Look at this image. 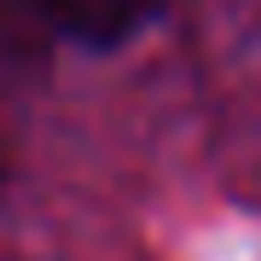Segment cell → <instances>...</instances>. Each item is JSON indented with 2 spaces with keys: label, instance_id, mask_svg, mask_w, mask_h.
<instances>
[{
  "label": "cell",
  "instance_id": "6da1fadb",
  "mask_svg": "<svg viewBox=\"0 0 261 261\" xmlns=\"http://www.w3.org/2000/svg\"><path fill=\"white\" fill-rule=\"evenodd\" d=\"M35 12H41L64 41L105 53V47L134 41V35L163 12V0H35Z\"/></svg>",
  "mask_w": 261,
  "mask_h": 261
}]
</instances>
